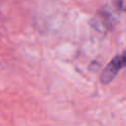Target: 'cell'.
Segmentation results:
<instances>
[{
  "label": "cell",
  "mask_w": 126,
  "mask_h": 126,
  "mask_svg": "<svg viewBox=\"0 0 126 126\" xmlns=\"http://www.w3.org/2000/svg\"><path fill=\"white\" fill-rule=\"evenodd\" d=\"M113 3L118 9L126 11V0H113Z\"/></svg>",
  "instance_id": "2"
},
{
  "label": "cell",
  "mask_w": 126,
  "mask_h": 126,
  "mask_svg": "<svg viewBox=\"0 0 126 126\" xmlns=\"http://www.w3.org/2000/svg\"><path fill=\"white\" fill-rule=\"evenodd\" d=\"M124 67H126V49L122 53L113 57L112 60L104 67L100 74V82L104 85L109 84Z\"/></svg>",
  "instance_id": "1"
}]
</instances>
